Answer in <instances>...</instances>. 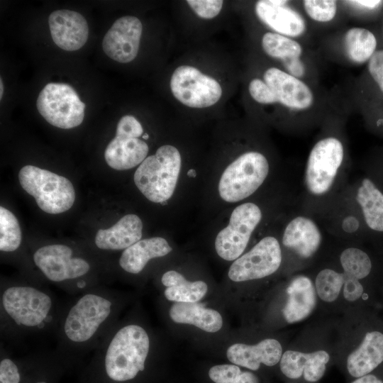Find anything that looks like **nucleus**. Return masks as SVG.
Masks as SVG:
<instances>
[{
	"mask_svg": "<svg viewBox=\"0 0 383 383\" xmlns=\"http://www.w3.org/2000/svg\"><path fill=\"white\" fill-rule=\"evenodd\" d=\"M116 300L111 292L87 290L62 308L56 328L60 352L96 349L113 327Z\"/></svg>",
	"mask_w": 383,
	"mask_h": 383,
	"instance_id": "1",
	"label": "nucleus"
},
{
	"mask_svg": "<svg viewBox=\"0 0 383 383\" xmlns=\"http://www.w3.org/2000/svg\"><path fill=\"white\" fill-rule=\"evenodd\" d=\"M1 333L8 337L56 329L62 309L52 293L27 284H13L0 294Z\"/></svg>",
	"mask_w": 383,
	"mask_h": 383,
	"instance_id": "2",
	"label": "nucleus"
},
{
	"mask_svg": "<svg viewBox=\"0 0 383 383\" xmlns=\"http://www.w3.org/2000/svg\"><path fill=\"white\" fill-rule=\"evenodd\" d=\"M150 350V338L144 328L128 323L111 328L95 351L102 358L105 373L112 381L134 379L145 367Z\"/></svg>",
	"mask_w": 383,
	"mask_h": 383,
	"instance_id": "3",
	"label": "nucleus"
},
{
	"mask_svg": "<svg viewBox=\"0 0 383 383\" xmlns=\"http://www.w3.org/2000/svg\"><path fill=\"white\" fill-rule=\"evenodd\" d=\"M181 166L178 149L172 145H162L139 165L133 176L135 184L149 201L164 204L174 193Z\"/></svg>",
	"mask_w": 383,
	"mask_h": 383,
	"instance_id": "4",
	"label": "nucleus"
},
{
	"mask_svg": "<svg viewBox=\"0 0 383 383\" xmlns=\"http://www.w3.org/2000/svg\"><path fill=\"white\" fill-rule=\"evenodd\" d=\"M18 179L22 188L48 213L67 211L74 204L75 191L66 177L33 165H26L20 170Z\"/></svg>",
	"mask_w": 383,
	"mask_h": 383,
	"instance_id": "5",
	"label": "nucleus"
},
{
	"mask_svg": "<svg viewBox=\"0 0 383 383\" xmlns=\"http://www.w3.org/2000/svg\"><path fill=\"white\" fill-rule=\"evenodd\" d=\"M269 170V162L262 153L250 151L240 155L226 167L220 177V197L228 203L249 197L263 184Z\"/></svg>",
	"mask_w": 383,
	"mask_h": 383,
	"instance_id": "6",
	"label": "nucleus"
},
{
	"mask_svg": "<svg viewBox=\"0 0 383 383\" xmlns=\"http://www.w3.org/2000/svg\"><path fill=\"white\" fill-rule=\"evenodd\" d=\"M36 104L44 119L60 128L77 127L84 120L85 104L67 84L48 83L40 91Z\"/></svg>",
	"mask_w": 383,
	"mask_h": 383,
	"instance_id": "7",
	"label": "nucleus"
},
{
	"mask_svg": "<svg viewBox=\"0 0 383 383\" xmlns=\"http://www.w3.org/2000/svg\"><path fill=\"white\" fill-rule=\"evenodd\" d=\"M261 219L262 211L257 204L246 202L237 206L227 226L216 237L215 249L218 256L227 261L241 256Z\"/></svg>",
	"mask_w": 383,
	"mask_h": 383,
	"instance_id": "8",
	"label": "nucleus"
},
{
	"mask_svg": "<svg viewBox=\"0 0 383 383\" xmlns=\"http://www.w3.org/2000/svg\"><path fill=\"white\" fill-rule=\"evenodd\" d=\"M343 157V144L335 138H326L315 144L309 155L305 173L310 193L321 195L331 189Z\"/></svg>",
	"mask_w": 383,
	"mask_h": 383,
	"instance_id": "9",
	"label": "nucleus"
},
{
	"mask_svg": "<svg viewBox=\"0 0 383 383\" xmlns=\"http://www.w3.org/2000/svg\"><path fill=\"white\" fill-rule=\"evenodd\" d=\"M170 88L178 101L192 108L211 106L222 95L221 87L216 79L188 65L179 66L174 71Z\"/></svg>",
	"mask_w": 383,
	"mask_h": 383,
	"instance_id": "10",
	"label": "nucleus"
},
{
	"mask_svg": "<svg viewBox=\"0 0 383 383\" xmlns=\"http://www.w3.org/2000/svg\"><path fill=\"white\" fill-rule=\"evenodd\" d=\"M35 266L54 283H65L87 275L90 270L87 260L73 255L72 248L52 244L38 248L33 255Z\"/></svg>",
	"mask_w": 383,
	"mask_h": 383,
	"instance_id": "11",
	"label": "nucleus"
},
{
	"mask_svg": "<svg viewBox=\"0 0 383 383\" xmlns=\"http://www.w3.org/2000/svg\"><path fill=\"white\" fill-rule=\"evenodd\" d=\"M281 262L282 251L278 240L267 236L234 260L229 268L228 277L233 282L261 279L275 272Z\"/></svg>",
	"mask_w": 383,
	"mask_h": 383,
	"instance_id": "12",
	"label": "nucleus"
},
{
	"mask_svg": "<svg viewBox=\"0 0 383 383\" xmlns=\"http://www.w3.org/2000/svg\"><path fill=\"white\" fill-rule=\"evenodd\" d=\"M141 21L135 16L118 18L104 37L102 48L112 60L128 63L137 56L142 35Z\"/></svg>",
	"mask_w": 383,
	"mask_h": 383,
	"instance_id": "13",
	"label": "nucleus"
},
{
	"mask_svg": "<svg viewBox=\"0 0 383 383\" xmlns=\"http://www.w3.org/2000/svg\"><path fill=\"white\" fill-rule=\"evenodd\" d=\"M48 24L53 42L62 50H77L88 40V23L78 12L68 9L56 10L49 16Z\"/></svg>",
	"mask_w": 383,
	"mask_h": 383,
	"instance_id": "14",
	"label": "nucleus"
},
{
	"mask_svg": "<svg viewBox=\"0 0 383 383\" xmlns=\"http://www.w3.org/2000/svg\"><path fill=\"white\" fill-rule=\"evenodd\" d=\"M265 82L270 87L278 102L295 109H306L313 101L312 91L302 81L278 68L270 67L264 74Z\"/></svg>",
	"mask_w": 383,
	"mask_h": 383,
	"instance_id": "15",
	"label": "nucleus"
},
{
	"mask_svg": "<svg viewBox=\"0 0 383 383\" xmlns=\"http://www.w3.org/2000/svg\"><path fill=\"white\" fill-rule=\"evenodd\" d=\"M329 360L330 355L325 350L312 353L287 350L282 355L279 367L289 379L303 377L309 382H316L324 375Z\"/></svg>",
	"mask_w": 383,
	"mask_h": 383,
	"instance_id": "16",
	"label": "nucleus"
},
{
	"mask_svg": "<svg viewBox=\"0 0 383 383\" xmlns=\"http://www.w3.org/2000/svg\"><path fill=\"white\" fill-rule=\"evenodd\" d=\"M226 355L234 365L255 371L260 368L261 364L274 366L279 362L282 348L277 340L267 338L252 345L233 344L228 348Z\"/></svg>",
	"mask_w": 383,
	"mask_h": 383,
	"instance_id": "17",
	"label": "nucleus"
},
{
	"mask_svg": "<svg viewBox=\"0 0 383 383\" xmlns=\"http://www.w3.org/2000/svg\"><path fill=\"white\" fill-rule=\"evenodd\" d=\"M143 226L138 216L126 214L111 228L99 229L95 236V245L104 250H124L141 240Z\"/></svg>",
	"mask_w": 383,
	"mask_h": 383,
	"instance_id": "18",
	"label": "nucleus"
},
{
	"mask_svg": "<svg viewBox=\"0 0 383 383\" xmlns=\"http://www.w3.org/2000/svg\"><path fill=\"white\" fill-rule=\"evenodd\" d=\"M257 17L277 33L296 37L303 34L306 23L295 10L285 5H276L270 0L258 1L255 5Z\"/></svg>",
	"mask_w": 383,
	"mask_h": 383,
	"instance_id": "19",
	"label": "nucleus"
},
{
	"mask_svg": "<svg viewBox=\"0 0 383 383\" xmlns=\"http://www.w3.org/2000/svg\"><path fill=\"white\" fill-rule=\"evenodd\" d=\"M148 144L138 138L116 135L108 144L104 152L106 163L116 170L133 168L147 157Z\"/></svg>",
	"mask_w": 383,
	"mask_h": 383,
	"instance_id": "20",
	"label": "nucleus"
},
{
	"mask_svg": "<svg viewBox=\"0 0 383 383\" xmlns=\"http://www.w3.org/2000/svg\"><path fill=\"white\" fill-rule=\"evenodd\" d=\"M383 362V333L367 332L360 345L347 358L348 373L354 378L370 374Z\"/></svg>",
	"mask_w": 383,
	"mask_h": 383,
	"instance_id": "21",
	"label": "nucleus"
},
{
	"mask_svg": "<svg viewBox=\"0 0 383 383\" xmlns=\"http://www.w3.org/2000/svg\"><path fill=\"white\" fill-rule=\"evenodd\" d=\"M316 288L306 276L294 277L287 289V300L282 310L287 323H293L307 318L316 305Z\"/></svg>",
	"mask_w": 383,
	"mask_h": 383,
	"instance_id": "22",
	"label": "nucleus"
},
{
	"mask_svg": "<svg viewBox=\"0 0 383 383\" xmlns=\"http://www.w3.org/2000/svg\"><path fill=\"white\" fill-rule=\"evenodd\" d=\"M321 243V234L316 224L310 218L298 216L284 229L282 243L303 258L311 257Z\"/></svg>",
	"mask_w": 383,
	"mask_h": 383,
	"instance_id": "23",
	"label": "nucleus"
},
{
	"mask_svg": "<svg viewBox=\"0 0 383 383\" xmlns=\"http://www.w3.org/2000/svg\"><path fill=\"white\" fill-rule=\"evenodd\" d=\"M172 250V247L164 238L141 239L123 251L119 265L124 271L136 274L143 270L150 260L164 257Z\"/></svg>",
	"mask_w": 383,
	"mask_h": 383,
	"instance_id": "24",
	"label": "nucleus"
},
{
	"mask_svg": "<svg viewBox=\"0 0 383 383\" xmlns=\"http://www.w3.org/2000/svg\"><path fill=\"white\" fill-rule=\"evenodd\" d=\"M169 314L176 323L192 324L209 333L218 331L223 325L222 317L217 311L197 302H176Z\"/></svg>",
	"mask_w": 383,
	"mask_h": 383,
	"instance_id": "25",
	"label": "nucleus"
},
{
	"mask_svg": "<svg viewBox=\"0 0 383 383\" xmlns=\"http://www.w3.org/2000/svg\"><path fill=\"white\" fill-rule=\"evenodd\" d=\"M161 282L166 287L164 294L171 301L197 302L208 291V286L204 282H189L181 273L174 270L165 272Z\"/></svg>",
	"mask_w": 383,
	"mask_h": 383,
	"instance_id": "26",
	"label": "nucleus"
},
{
	"mask_svg": "<svg viewBox=\"0 0 383 383\" xmlns=\"http://www.w3.org/2000/svg\"><path fill=\"white\" fill-rule=\"evenodd\" d=\"M356 199L367 225L374 231L383 232V194L371 179L362 180Z\"/></svg>",
	"mask_w": 383,
	"mask_h": 383,
	"instance_id": "27",
	"label": "nucleus"
},
{
	"mask_svg": "<svg viewBox=\"0 0 383 383\" xmlns=\"http://www.w3.org/2000/svg\"><path fill=\"white\" fill-rule=\"evenodd\" d=\"M377 46V40L370 30L362 28L349 29L344 37V47L348 58L356 63L370 60Z\"/></svg>",
	"mask_w": 383,
	"mask_h": 383,
	"instance_id": "28",
	"label": "nucleus"
},
{
	"mask_svg": "<svg viewBox=\"0 0 383 383\" xmlns=\"http://www.w3.org/2000/svg\"><path fill=\"white\" fill-rule=\"evenodd\" d=\"M264 51L270 57L289 61L298 59L302 52L301 46L287 36L268 32L262 39Z\"/></svg>",
	"mask_w": 383,
	"mask_h": 383,
	"instance_id": "29",
	"label": "nucleus"
},
{
	"mask_svg": "<svg viewBox=\"0 0 383 383\" xmlns=\"http://www.w3.org/2000/svg\"><path fill=\"white\" fill-rule=\"evenodd\" d=\"M21 243V231L16 216L6 208L0 207V250L13 252Z\"/></svg>",
	"mask_w": 383,
	"mask_h": 383,
	"instance_id": "30",
	"label": "nucleus"
},
{
	"mask_svg": "<svg viewBox=\"0 0 383 383\" xmlns=\"http://www.w3.org/2000/svg\"><path fill=\"white\" fill-rule=\"evenodd\" d=\"M344 274L362 279L368 276L372 270V262L368 255L360 249L349 248L340 257Z\"/></svg>",
	"mask_w": 383,
	"mask_h": 383,
	"instance_id": "31",
	"label": "nucleus"
},
{
	"mask_svg": "<svg viewBox=\"0 0 383 383\" xmlns=\"http://www.w3.org/2000/svg\"><path fill=\"white\" fill-rule=\"evenodd\" d=\"M345 279L344 273L331 269H324L316 277V291L319 298L326 302H333L338 296Z\"/></svg>",
	"mask_w": 383,
	"mask_h": 383,
	"instance_id": "32",
	"label": "nucleus"
},
{
	"mask_svg": "<svg viewBox=\"0 0 383 383\" xmlns=\"http://www.w3.org/2000/svg\"><path fill=\"white\" fill-rule=\"evenodd\" d=\"M210 379L215 383H259L251 372L241 371L236 365H218L209 371Z\"/></svg>",
	"mask_w": 383,
	"mask_h": 383,
	"instance_id": "33",
	"label": "nucleus"
},
{
	"mask_svg": "<svg viewBox=\"0 0 383 383\" xmlns=\"http://www.w3.org/2000/svg\"><path fill=\"white\" fill-rule=\"evenodd\" d=\"M304 6L309 17L318 22L331 21L337 11V4L333 0H306Z\"/></svg>",
	"mask_w": 383,
	"mask_h": 383,
	"instance_id": "34",
	"label": "nucleus"
},
{
	"mask_svg": "<svg viewBox=\"0 0 383 383\" xmlns=\"http://www.w3.org/2000/svg\"><path fill=\"white\" fill-rule=\"evenodd\" d=\"M187 2L198 16L205 19L216 17L223 4L221 0H188Z\"/></svg>",
	"mask_w": 383,
	"mask_h": 383,
	"instance_id": "35",
	"label": "nucleus"
},
{
	"mask_svg": "<svg viewBox=\"0 0 383 383\" xmlns=\"http://www.w3.org/2000/svg\"><path fill=\"white\" fill-rule=\"evenodd\" d=\"M249 92L252 98L257 102L263 104L278 102V100L270 87L260 79L255 78L250 82Z\"/></svg>",
	"mask_w": 383,
	"mask_h": 383,
	"instance_id": "36",
	"label": "nucleus"
},
{
	"mask_svg": "<svg viewBox=\"0 0 383 383\" xmlns=\"http://www.w3.org/2000/svg\"><path fill=\"white\" fill-rule=\"evenodd\" d=\"M143 133L142 125L133 116H124L118 122L116 135H129L139 138Z\"/></svg>",
	"mask_w": 383,
	"mask_h": 383,
	"instance_id": "37",
	"label": "nucleus"
},
{
	"mask_svg": "<svg viewBox=\"0 0 383 383\" xmlns=\"http://www.w3.org/2000/svg\"><path fill=\"white\" fill-rule=\"evenodd\" d=\"M21 374L16 363L9 357L0 361V383H20Z\"/></svg>",
	"mask_w": 383,
	"mask_h": 383,
	"instance_id": "38",
	"label": "nucleus"
},
{
	"mask_svg": "<svg viewBox=\"0 0 383 383\" xmlns=\"http://www.w3.org/2000/svg\"><path fill=\"white\" fill-rule=\"evenodd\" d=\"M369 72L383 92V50L374 52L369 60Z\"/></svg>",
	"mask_w": 383,
	"mask_h": 383,
	"instance_id": "39",
	"label": "nucleus"
},
{
	"mask_svg": "<svg viewBox=\"0 0 383 383\" xmlns=\"http://www.w3.org/2000/svg\"><path fill=\"white\" fill-rule=\"evenodd\" d=\"M343 296L348 301H355L361 297L364 289L359 279L344 274Z\"/></svg>",
	"mask_w": 383,
	"mask_h": 383,
	"instance_id": "40",
	"label": "nucleus"
},
{
	"mask_svg": "<svg viewBox=\"0 0 383 383\" xmlns=\"http://www.w3.org/2000/svg\"><path fill=\"white\" fill-rule=\"evenodd\" d=\"M359 226L358 220L353 216L345 217L342 223V228L344 231L349 233L355 232L358 229Z\"/></svg>",
	"mask_w": 383,
	"mask_h": 383,
	"instance_id": "41",
	"label": "nucleus"
},
{
	"mask_svg": "<svg viewBox=\"0 0 383 383\" xmlns=\"http://www.w3.org/2000/svg\"><path fill=\"white\" fill-rule=\"evenodd\" d=\"M353 4H355L357 6H360L361 7H365L367 9H374L377 6H379L382 1H376V0H357V1H348Z\"/></svg>",
	"mask_w": 383,
	"mask_h": 383,
	"instance_id": "42",
	"label": "nucleus"
},
{
	"mask_svg": "<svg viewBox=\"0 0 383 383\" xmlns=\"http://www.w3.org/2000/svg\"><path fill=\"white\" fill-rule=\"evenodd\" d=\"M351 383H383V381L375 375L370 374L356 378Z\"/></svg>",
	"mask_w": 383,
	"mask_h": 383,
	"instance_id": "43",
	"label": "nucleus"
},
{
	"mask_svg": "<svg viewBox=\"0 0 383 383\" xmlns=\"http://www.w3.org/2000/svg\"><path fill=\"white\" fill-rule=\"evenodd\" d=\"M3 91H4L3 82H2V79H1V81H0V98L1 99L3 95Z\"/></svg>",
	"mask_w": 383,
	"mask_h": 383,
	"instance_id": "44",
	"label": "nucleus"
},
{
	"mask_svg": "<svg viewBox=\"0 0 383 383\" xmlns=\"http://www.w3.org/2000/svg\"><path fill=\"white\" fill-rule=\"evenodd\" d=\"M148 138H149V135L147 133L143 135V139H148Z\"/></svg>",
	"mask_w": 383,
	"mask_h": 383,
	"instance_id": "45",
	"label": "nucleus"
},
{
	"mask_svg": "<svg viewBox=\"0 0 383 383\" xmlns=\"http://www.w3.org/2000/svg\"><path fill=\"white\" fill-rule=\"evenodd\" d=\"M36 383H48V382H46L45 381H40V382H37Z\"/></svg>",
	"mask_w": 383,
	"mask_h": 383,
	"instance_id": "46",
	"label": "nucleus"
}]
</instances>
